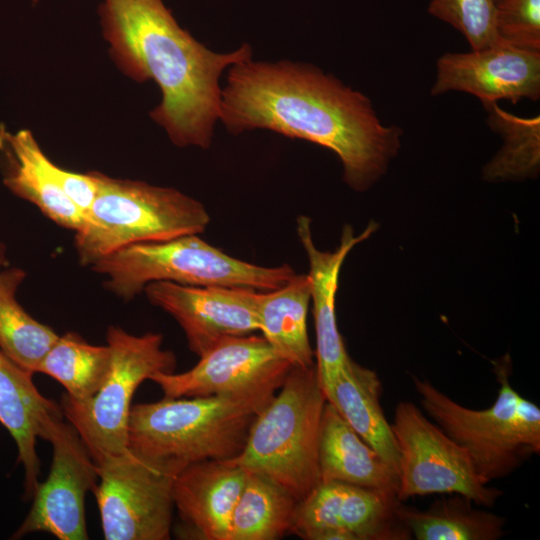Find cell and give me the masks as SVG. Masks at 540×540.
I'll use <instances>...</instances> for the list:
<instances>
[{
  "label": "cell",
  "mask_w": 540,
  "mask_h": 540,
  "mask_svg": "<svg viewBox=\"0 0 540 540\" xmlns=\"http://www.w3.org/2000/svg\"><path fill=\"white\" fill-rule=\"evenodd\" d=\"M229 133L267 129L333 151L343 179L365 191L387 171L403 132L379 119L371 100L307 63L252 59L229 67L220 119Z\"/></svg>",
  "instance_id": "1"
},
{
  "label": "cell",
  "mask_w": 540,
  "mask_h": 540,
  "mask_svg": "<svg viewBox=\"0 0 540 540\" xmlns=\"http://www.w3.org/2000/svg\"><path fill=\"white\" fill-rule=\"evenodd\" d=\"M100 23L116 64L130 78L153 80L162 94L150 112L173 144L210 147L220 119L222 72L252 59L244 43L216 53L176 21L163 0H101Z\"/></svg>",
  "instance_id": "2"
},
{
  "label": "cell",
  "mask_w": 540,
  "mask_h": 540,
  "mask_svg": "<svg viewBox=\"0 0 540 540\" xmlns=\"http://www.w3.org/2000/svg\"><path fill=\"white\" fill-rule=\"evenodd\" d=\"M274 396L165 397L131 408L128 447L180 473L238 456L258 413Z\"/></svg>",
  "instance_id": "3"
},
{
  "label": "cell",
  "mask_w": 540,
  "mask_h": 540,
  "mask_svg": "<svg viewBox=\"0 0 540 540\" xmlns=\"http://www.w3.org/2000/svg\"><path fill=\"white\" fill-rule=\"evenodd\" d=\"M492 364L500 388L494 403L482 410L464 407L428 380L413 377L422 408L469 453L486 483L507 477L540 453L539 407L512 387L509 354Z\"/></svg>",
  "instance_id": "4"
},
{
  "label": "cell",
  "mask_w": 540,
  "mask_h": 540,
  "mask_svg": "<svg viewBox=\"0 0 540 540\" xmlns=\"http://www.w3.org/2000/svg\"><path fill=\"white\" fill-rule=\"evenodd\" d=\"M326 401L316 366H292L256 416L242 452L229 461L302 500L320 482L318 437Z\"/></svg>",
  "instance_id": "5"
},
{
  "label": "cell",
  "mask_w": 540,
  "mask_h": 540,
  "mask_svg": "<svg viewBox=\"0 0 540 540\" xmlns=\"http://www.w3.org/2000/svg\"><path fill=\"white\" fill-rule=\"evenodd\" d=\"M96 197L75 232L81 264L129 245L203 233L210 216L198 200L175 188L117 179L95 172Z\"/></svg>",
  "instance_id": "6"
},
{
  "label": "cell",
  "mask_w": 540,
  "mask_h": 540,
  "mask_svg": "<svg viewBox=\"0 0 540 540\" xmlns=\"http://www.w3.org/2000/svg\"><path fill=\"white\" fill-rule=\"evenodd\" d=\"M91 267L106 276L105 285L111 292L126 300L156 281L270 291L296 275L287 264L264 267L234 258L202 240L198 234L129 245L101 258Z\"/></svg>",
  "instance_id": "7"
},
{
  "label": "cell",
  "mask_w": 540,
  "mask_h": 540,
  "mask_svg": "<svg viewBox=\"0 0 540 540\" xmlns=\"http://www.w3.org/2000/svg\"><path fill=\"white\" fill-rule=\"evenodd\" d=\"M106 341L111 364L100 388L85 400L64 394L60 405L63 416L77 431L96 464L128 448L131 403L140 384L158 372H173L176 366L174 353L162 348L163 337L159 333L133 335L118 326H109Z\"/></svg>",
  "instance_id": "8"
},
{
  "label": "cell",
  "mask_w": 540,
  "mask_h": 540,
  "mask_svg": "<svg viewBox=\"0 0 540 540\" xmlns=\"http://www.w3.org/2000/svg\"><path fill=\"white\" fill-rule=\"evenodd\" d=\"M97 465L93 489L104 539L168 540L179 474L129 447Z\"/></svg>",
  "instance_id": "9"
},
{
  "label": "cell",
  "mask_w": 540,
  "mask_h": 540,
  "mask_svg": "<svg viewBox=\"0 0 540 540\" xmlns=\"http://www.w3.org/2000/svg\"><path fill=\"white\" fill-rule=\"evenodd\" d=\"M399 450L397 498L459 494L474 504L492 507L504 494L488 486L469 453L432 423L413 403L401 401L391 424Z\"/></svg>",
  "instance_id": "10"
},
{
  "label": "cell",
  "mask_w": 540,
  "mask_h": 540,
  "mask_svg": "<svg viewBox=\"0 0 540 540\" xmlns=\"http://www.w3.org/2000/svg\"><path fill=\"white\" fill-rule=\"evenodd\" d=\"M62 416L53 418L46 427L43 439L52 445L50 471L46 480L39 482L14 539L34 532H46L60 540L88 539L85 498L97 484V465L77 431Z\"/></svg>",
  "instance_id": "11"
},
{
  "label": "cell",
  "mask_w": 540,
  "mask_h": 540,
  "mask_svg": "<svg viewBox=\"0 0 540 540\" xmlns=\"http://www.w3.org/2000/svg\"><path fill=\"white\" fill-rule=\"evenodd\" d=\"M199 358L185 372H158L150 380L171 398L274 396L293 366L253 333L226 338Z\"/></svg>",
  "instance_id": "12"
},
{
  "label": "cell",
  "mask_w": 540,
  "mask_h": 540,
  "mask_svg": "<svg viewBox=\"0 0 540 540\" xmlns=\"http://www.w3.org/2000/svg\"><path fill=\"white\" fill-rule=\"evenodd\" d=\"M397 494L339 481H320L298 501L290 533L305 540H408Z\"/></svg>",
  "instance_id": "13"
},
{
  "label": "cell",
  "mask_w": 540,
  "mask_h": 540,
  "mask_svg": "<svg viewBox=\"0 0 540 540\" xmlns=\"http://www.w3.org/2000/svg\"><path fill=\"white\" fill-rule=\"evenodd\" d=\"M143 291L178 322L189 349L199 357L226 338L259 330L255 289L156 281Z\"/></svg>",
  "instance_id": "14"
},
{
  "label": "cell",
  "mask_w": 540,
  "mask_h": 540,
  "mask_svg": "<svg viewBox=\"0 0 540 540\" xmlns=\"http://www.w3.org/2000/svg\"><path fill=\"white\" fill-rule=\"evenodd\" d=\"M431 95L456 91L477 97L483 106L540 98V52L503 39L470 52H447L437 60Z\"/></svg>",
  "instance_id": "15"
},
{
  "label": "cell",
  "mask_w": 540,
  "mask_h": 540,
  "mask_svg": "<svg viewBox=\"0 0 540 540\" xmlns=\"http://www.w3.org/2000/svg\"><path fill=\"white\" fill-rule=\"evenodd\" d=\"M376 228L377 224L370 222L360 235L355 236L353 228L346 225L338 248L333 252H325L317 249L313 242L310 218L304 215L297 218V234L309 262L308 276L311 281L316 332L315 366L325 395L351 358L336 319L335 300L341 267L354 246L369 238Z\"/></svg>",
  "instance_id": "16"
},
{
  "label": "cell",
  "mask_w": 540,
  "mask_h": 540,
  "mask_svg": "<svg viewBox=\"0 0 540 540\" xmlns=\"http://www.w3.org/2000/svg\"><path fill=\"white\" fill-rule=\"evenodd\" d=\"M248 472L229 460H207L184 468L173 483L181 520L202 539L229 540L231 519Z\"/></svg>",
  "instance_id": "17"
},
{
  "label": "cell",
  "mask_w": 540,
  "mask_h": 540,
  "mask_svg": "<svg viewBox=\"0 0 540 540\" xmlns=\"http://www.w3.org/2000/svg\"><path fill=\"white\" fill-rule=\"evenodd\" d=\"M3 184L16 196L34 204L61 227L77 231L84 216L57 182L54 163L28 129L10 132L0 125Z\"/></svg>",
  "instance_id": "18"
},
{
  "label": "cell",
  "mask_w": 540,
  "mask_h": 540,
  "mask_svg": "<svg viewBox=\"0 0 540 540\" xmlns=\"http://www.w3.org/2000/svg\"><path fill=\"white\" fill-rule=\"evenodd\" d=\"M32 375L0 350V424L16 443L18 462L24 468L25 495L29 498L39 484L37 439H43L53 418L63 415L59 406L39 392Z\"/></svg>",
  "instance_id": "19"
},
{
  "label": "cell",
  "mask_w": 540,
  "mask_h": 540,
  "mask_svg": "<svg viewBox=\"0 0 540 540\" xmlns=\"http://www.w3.org/2000/svg\"><path fill=\"white\" fill-rule=\"evenodd\" d=\"M320 481H339L397 494L398 473L326 401L319 428Z\"/></svg>",
  "instance_id": "20"
},
{
  "label": "cell",
  "mask_w": 540,
  "mask_h": 540,
  "mask_svg": "<svg viewBox=\"0 0 540 540\" xmlns=\"http://www.w3.org/2000/svg\"><path fill=\"white\" fill-rule=\"evenodd\" d=\"M381 381L377 373L350 358L326 393L331 403L399 476V450L391 424L380 404Z\"/></svg>",
  "instance_id": "21"
},
{
  "label": "cell",
  "mask_w": 540,
  "mask_h": 540,
  "mask_svg": "<svg viewBox=\"0 0 540 540\" xmlns=\"http://www.w3.org/2000/svg\"><path fill=\"white\" fill-rule=\"evenodd\" d=\"M311 301L308 274H296L283 286L258 293L259 330L272 348L293 366H315L307 332Z\"/></svg>",
  "instance_id": "22"
},
{
  "label": "cell",
  "mask_w": 540,
  "mask_h": 540,
  "mask_svg": "<svg viewBox=\"0 0 540 540\" xmlns=\"http://www.w3.org/2000/svg\"><path fill=\"white\" fill-rule=\"evenodd\" d=\"M459 494L441 498L424 510L400 501L397 514L417 540H497L505 534L506 519L473 507Z\"/></svg>",
  "instance_id": "23"
},
{
  "label": "cell",
  "mask_w": 540,
  "mask_h": 540,
  "mask_svg": "<svg viewBox=\"0 0 540 540\" xmlns=\"http://www.w3.org/2000/svg\"><path fill=\"white\" fill-rule=\"evenodd\" d=\"M248 472V471H247ZM298 500L272 480L248 472L229 540H277L290 533Z\"/></svg>",
  "instance_id": "24"
},
{
  "label": "cell",
  "mask_w": 540,
  "mask_h": 540,
  "mask_svg": "<svg viewBox=\"0 0 540 540\" xmlns=\"http://www.w3.org/2000/svg\"><path fill=\"white\" fill-rule=\"evenodd\" d=\"M26 277L19 268L0 270V350L24 370L34 374L59 335L33 318L16 300Z\"/></svg>",
  "instance_id": "25"
},
{
  "label": "cell",
  "mask_w": 540,
  "mask_h": 540,
  "mask_svg": "<svg viewBox=\"0 0 540 540\" xmlns=\"http://www.w3.org/2000/svg\"><path fill=\"white\" fill-rule=\"evenodd\" d=\"M487 125L502 139V146L483 167L488 182L535 178L540 168V116L521 117L498 103L484 106Z\"/></svg>",
  "instance_id": "26"
},
{
  "label": "cell",
  "mask_w": 540,
  "mask_h": 540,
  "mask_svg": "<svg viewBox=\"0 0 540 540\" xmlns=\"http://www.w3.org/2000/svg\"><path fill=\"white\" fill-rule=\"evenodd\" d=\"M111 364L108 344L93 345L77 333L59 335L38 365L37 372L50 376L76 400L93 396L104 382Z\"/></svg>",
  "instance_id": "27"
},
{
  "label": "cell",
  "mask_w": 540,
  "mask_h": 540,
  "mask_svg": "<svg viewBox=\"0 0 540 540\" xmlns=\"http://www.w3.org/2000/svg\"><path fill=\"white\" fill-rule=\"evenodd\" d=\"M428 12L461 32L471 50L483 49L501 39L494 0H431Z\"/></svg>",
  "instance_id": "28"
},
{
  "label": "cell",
  "mask_w": 540,
  "mask_h": 540,
  "mask_svg": "<svg viewBox=\"0 0 540 540\" xmlns=\"http://www.w3.org/2000/svg\"><path fill=\"white\" fill-rule=\"evenodd\" d=\"M496 27L504 41L540 52V0H500Z\"/></svg>",
  "instance_id": "29"
},
{
  "label": "cell",
  "mask_w": 540,
  "mask_h": 540,
  "mask_svg": "<svg viewBox=\"0 0 540 540\" xmlns=\"http://www.w3.org/2000/svg\"><path fill=\"white\" fill-rule=\"evenodd\" d=\"M54 173L63 192L81 210L84 216L90 209L97 194L98 185L94 171L86 174L77 173L54 164Z\"/></svg>",
  "instance_id": "30"
},
{
  "label": "cell",
  "mask_w": 540,
  "mask_h": 540,
  "mask_svg": "<svg viewBox=\"0 0 540 540\" xmlns=\"http://www.w3.org/2000/svg\"><path fill=\"white\" fill-rule=\"evenodd\" d=\"M7 265L6 249L3 244L0 243V270Z\"/></svg>",
  "instance_id": "31"
},
{
  "label": "cell",
  "mask_w": 540,
  "mask_h": 540,
  "mask_svg": "<svg viewBox=\"0 0 540 540\" xmlns=\"http://www.w3.org/2000/svg\"><path fill=\"white\" fill-rule=\"evenodd\" d=\"M38 1H39V0H32V2H33L34 4L37 3Z\"/></svg>",
  "instance_id": "32"
},
{
  "label": "cell",
  "mask_w": 540,
  "mask_h": 540,
  "mask_svg": "<svg viewBox=\"0 0 540 540\" xmlns=\"http://www.w3.org/2000/svg\"><path fill=\"white\" fill-rule=\"evenodd\" d=\"M494 1H495V3L497 4L500 0H494Z\"/></svg>",
  "instance_id": "33"
}]
</instances>
